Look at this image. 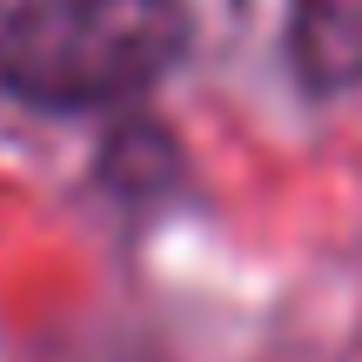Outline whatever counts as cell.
Here are the masks:
<instances>
[{
	"label": "cell",
	"instance_id": "1",
	"mask_svg": "<svg viewBox=\"0 0 362 362\" xmlns=\"http://www.w3.org/2000/svg\"><path fill=\"white\" fill-rule=\"evenodd\" d=\"M181 47V0H0V88L61 115L134 101Z\"/></svg>",
	"mask_w": 362,
	"mask_h": 362
},
{
	"label": "cell",
	"instance_id": "2",
	"mask_svg": "<svg viewBox=\"0 0 362 362\" xmlns=\"http://www.w3.org/2000/svg\"><path fill=\"white\" fill-rule=\"evenodd\" d=\"M288 54L315 94L362 88V0H288Z\"/></svg>",
	"mask_w": 362,
	"mask_h": 362
}]
</instances>
